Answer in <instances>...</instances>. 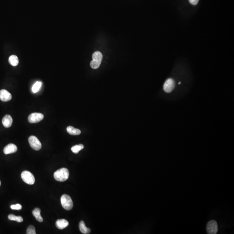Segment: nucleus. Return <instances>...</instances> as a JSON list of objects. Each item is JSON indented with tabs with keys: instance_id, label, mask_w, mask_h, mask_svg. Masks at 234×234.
Instances as JSON below:
<instances>
[{
	"instance_id": "nucleus-1",
	"label": "nucleus",
	"mask_w": 234,
	"mask_h": 234,
	"mask_svg": "<svg viewBox=\"0 0 234 234\" xmlns=\"http://www.w3.org/2000/svg\"><path fill=\"white\" fill-rule=\"evenodd\" d=\"M69 176V171L66 168H62L56 171L54 174V177L56 180L64 182L66 180Z\"/></svg>"
},
{
	"instance_id": "nucleus-2",
	"label": "nucleus",
	"mask_w": 234,
	"mask_h": 234,
	"mask_svg": "<svg viewBox=\"0 0 234 234\" xmlns=\"http://www.w3.org/2000/svg\"><path fill=\"white\" fill-rule=\"evenodd\" d=\"M103 56L99 51L95 52L92 55V60L90 63V66L93 69L98 68L102 62Z\"/></svg>"
},
{
	"instance_id": "nucleus-3",
	"label": "nucleus",
	"mask_w": 234,
	"mask_h": 234,
	"mask_svg": "<svg viewBox=\"0 0 234 234\" xmlns=\"http://www.w3.org/2000/svg\"><path fill=\"white\" fill-rule=\"evenodd\" d=\"M61 203L63 208L66 210H70L73 209V203L71 198L68 195L64 194L62 196Z\"/></svg>"
},
{
	"instance_id": "nucleus-4",
	"label": "nucleus",
	"mask_w": 234,
	"mask_h": 234,
	"mask_svg": "<svg viewBox=\"0 0 234 234\" xmlns=\"http://www.w3.org/2000/svg\"><path fill=\"white\" fill-rule=\"evenodd\" d=\"M21 178L26 184L33 185L35 182V180L34 176L28 171H24L21 175Z\"/></svg>"
},
{
	"instance_id": "nucleus-5",
	"label": "nucleus",
	"mask_w": 234,
	"mask_h": 234,
	"mask_svg": "<svg viewBox=\"0 0 234 234\" xmlns=\"http://www.w3.org/2000/svg\"><path fill=\"white\" fill-rule=\"evenodd\" d=\"M29 144L32 148L36 151L41 150L42 147V144L38 139L34 136H31L28 139Z\"/></svg>"
},
{
	"instance_id": "nucleus-6",
	"label": "nucleus",
	"mask_w": 234,
	"mask_h": 234,
	"mask_svg": "<svg viewBox=\"0 0 234 234\" xmlns=\"http://www.w3.org/2000/svg\"><path fill=\"white\" fill-rule=\"evenodd\" d=\"M44 119V115L41 113H33L28 117V121L30 123H37Z\"/></svg>"
},
{
	"instance_id": "nucleus-7",
	"label": "nucleus",
	"mask_w": 234,
	"mask_h": 234,
	"mask_svg": "<svg viewBox=\"0 0 234 234\" xmlns=\"http://www.w3.org/2000/svg\"><path fill=\"white\" fill-rule=\"evenodd\" d=\"M207 232L209 234H215L217 232L218 228L216 222L215 220H211L207 224Z\"/></svg>"
},
{
	"instance_id": "nucleus-8",
	"label": "nucleus",
	"mask_w": 234,
	"mask_h": 234,
	"mask_svg": "<svg viewBox=\"0 0 234 234\" xmlns=\"http://www.w3.org/2000/svg\"><path fill=\"white\" fill-rule=\"evenodd\" d=\"M175 85V83L174 79L170 78L166 80L163 85V90L165 92L170 93L174 90Z\"/></svg>"
},
{
	"instance_id": "nucleus-9",
	"label": "nucleus",
	"mask_w": 234,
	"mask_h": 234,
	"mask_svg": "<svg viewBox=\"0 0 234 234\" xmlns=\"http://www.w3.org/2000/svg\"><path fill=\"white\" fill-rule=\"evenodd\" d=\"M12 96L10 92L5 90H0V100L3 102H8L12 99Z\"/></svg>"
},
{
	"instance_id": "nucleus-10",
	"label": "nucleus",
	"mask_w": 234,
	"mask_h": 234,
	"mask_svg": "<svg viewBox=\"0 0 234 234\" xmlns=\"http://www.w3.org/2000/svg\"><path fill=\"white\" fill-rule=\"evenodd\" d=\"M18 148L16 145L14 144H10L4 148V153L5 154H10L16 152Z\"/></svg>"
},
{
	"instance_id": "nucleus-11",
	"label": "nucleus",
	"mask_w": 234,
	"mask_h": 234,
	"mask_svg": "<svg viewBox=\"0 0 234 234\" xmlns=\"http://www.w3.org/2000/svg\"><path fill=\"white\" fill-rule=\"evenodd\" d=\"M2 121L4 126L6 128H8L12 125L13 123L12 118L10 115H7L4 117Z\"/></svg>"
},
{
	"instance_id": "nucleus-12",
	"label": "nucleus",
	"mask_w": 234,
	"mask_h": 234,
	"mask_svg": "<svg viewBox=\"0 0 234 234\" xmlns=\"http://www.w3.org/2000/svg\"><path fill=\"white\" fill-rule=\"evenodd\" d=\"M69 222L66 219H60L57 220L56 223V227L60 229H63L69 225Z\"/></svg>"
},
{
	"instance_id": "nucleus-13",
	"label": "nucleus",
	"mask_w": 234,
	"mask_h": 234,
	"mask_svg": "<svg viewBox=\"0 0 234 234\" xmlns=\"http://www.w3.org/2000/svg\"><path fill=\"white\" fill-rule=\"evenodd\" d=\"M79 228L80 231L83 234H88L90 233V229L86 227L83 221H81L79 223Z\"/></svg>"
},
{
	"instance_id": "nucleus-14",
	"label": "nucleus",
	"mask_w": 234,
	"mask_h": 234,
	"mask_svg": "<svg viewBox=\"0 0 234 234\" xmlns=\"http://www.w3.org/2000/svg\"><path fill=\"white\" fill-rule=\"evenodd\" d=\"M67 132L69 134L72 135H78L81 134V131L79 129L75 128L73 127L69 126L67 128Z\"/></svg>"
},
{
	"instance_id": "nucleus-15",
	"label": "nucleus",
	"mask_w": 234,
	"mask_h": 234,
	"mask_svg": "<svg viewBox=\"0 0 234 234\" xmlns=\"http://www.w3.org/2000/svg\"><path fill=\"white\" fill-rule=\"evenodd\" d=\"M41 210L39 208H36L33 211L32 213L33 216L35 217L36 220L38 222H41L43 221V218L41 215Z\"/></svg>"
},
{
	"instance_id": "nucleus-16",
	"label": "nucleus",
	"mask_w": 234,
	"mask_h": 234,
	"mask_svg": "<svg viewBox=\"0 0 234 234\" xmlns=\"http://www.w3.org/2000/svg\"><path fill=\"white\" fill-rule=\"evenodd\" d=\"M8 61H9V63L13 66H18L19 63V60L18 56H17L14 55L10 56Z\"/></svg>"
},
{
	"instance_id": "nucleus-17",
	"label": "nucleus",
	"mask_w": 234,
	"mask_h": 234,
	"mask_svg": "<svg viewBox=\"0 0 234 234\" xmlns=\"http://www.w3.org/2000/svg\"><path fill=\"white\" fill-rule=\"evenodd\" d=\"M84 146L83 145L80 144L74 146L71 148V151L74 153H78L81 150L83 149Z\"/></svg>"
},
{
	"instance_id": "nucleus-18",
	"label": "nucleus",
	"mask_w": 234,
	"mask_h": 234,
	"mask_svg": "<svg viewBox=\"0 0 234 234\" xmlns=\"http://www.w3.org/2000/svg\"><path fill=\"white\" fill-rule=\"evenodd\" d=\"M8 219L11 221H15L16 222H21L23 221V218L20 216H17L15 215H13V214H10L8 216Z\"/></svg>"
},
{
	"instance_id": "nucleus-19",
	"label": "nucleus",
	"mask_w": 234,
	"mask_h": 234,
	"mask_svg": "<svg viewBox=\"0 0 234 234\" xmlns=\"http://www.w3.org/2000/svg\"><path fill=\"white\" fill-rule=\"evenodd\" d=\"M41 85L42 83H41V82H36V83L33 85V86L32 87V90L33 92L34 93L37 92L39 90H40V88H41Z\"/></svg>"
},
{
	"instance_id": "nucleus-20",
	"label": "nucleus",
	"mask_w": 234,
	"mask_h": 234,
	"mask_svg": "<svg viewBox=\"0 0 234 234\" xmlns=\"http://www.w3.org/2000/svg\"><path fill=\"white\" fill-rule=\"evenodd\" d=\"M27 234H36V230L35 227L33 225H30L28 227L26 231Z\"/></svg>"
},
{
	"instance_id": "nucleus-21",
	"label": "nucleus",
	"mask_w": 234,
	"mask_h": 234,
	"mask_svg": "<svg viewBox=\"0 0 234 234\" xmlns=\"http://www.w3.org/2000/svg\"><path fill=\"white\" fill-rule=\"evenodd\" d=\"M22 206H21V205L19 204H17L16 205H12L11 206V208L12 210H19L22 209Z\"/></svg>"
},
{
	"instance_id": "nucleus-22",
	"label": "nucleus",
	"mask_w": 234,
	"mask_h": 234,
	"mask_svg": "<svg viewBox=\"0 0 234 234\" xmlns=\"http://www.w3.org/2000/svg\"><path fill=\"white\" fill-rule=\"evenodd\" d=\"M189 3L193 5H196L198 3L199 0H189Z\"/></svg>"
},
{
	"instance_id": "nucleus-23",
	"label": "nucleus",
	"mask_w": 234,
	"mask_h": 234,
	"mask_svg": "<svg viewBox=\"0 0 234 234\" xmlns=\"http://www.w3.org/2000/svg\"><path fill=\"white\" fill-rule=\"evenodd\" d=\"M1 182L0 181V186H1Z\"/></svg>"
},
{
	"instance_id": "nucleus-24",
	"label": "nucleus",
	"mask_w": 234,
	"mask_h": 234,
	"mask_svg": "<svg viewBox=\"0 0 234 234\" xmlns=\"http://www.w3.org/2000/svg\"><path fill=\"white\" fill-rule=\"evenodd\" d=\"M180 83H181L180 82V83H179V84H180Z\"/></svg>"
}]
</instances>
